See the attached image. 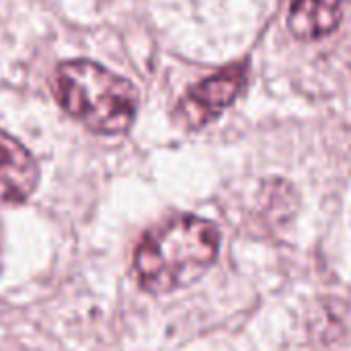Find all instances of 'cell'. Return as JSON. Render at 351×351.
<instances>
[{
    "mask_svg": "<svg viewBox=\"0 0 351 351\" xmlns=\"http://www.w3.org/2000/svg\"><path fill=\"white\" fill-rule=\"evenodd\" d=\"M218 228L197 216H179L146 232L136 249L134 274L142 290L167 294L193 284L216 261Z\"/></svg>",
    "mask_w": 351,
    "mask_h": 351,
    "instance_id": "1",
    "label": "cell"
},
{
    "mask_svg": "<svg viewBox=\"0 0 351 351\" xmlns=\"http://www.w3.org/2000/svg\"><path fill=\"white\" fill-rule=\"evenodd\" d=\"M37 177L29 150L0 130V206L27 202L37 187Z\"/></svg>",
    "mask_w": 351,
    "mask_h": 351,
    "instance_id": "4",
    "label": "cell"
},
{
    "mask_svg": "<svg viewBox=\"0 0 351 351\" xmlns=\"http://www.w3.org/2000/svg\"><path fill=\"white\" fill-rule=\"evenodd\" d=\"M247 78L243 64L228 66L187 90L177 107V117L189 130L204 128L234 103Z\"/></svg>",
    "mask_w": 351,
    "mask_h": 351,
    "instance_id": "3",
    "label": "cell"
},
{
    "mask_svg": "<svg viewBox=\"0 0 351 351\" xmlns=\"http://www.w3.org/2000/svg\"><path fill=\"white\" fill-rule=\"evenodd\" d=\"M0 269H2V224H0Z\"/></svg>",
    "mask_w": 351,
    "mask_h": 351,
    "instance_id": "6",
    "label": "cell"
},
{
    "mask_svg": "<svg viewBox=\"0 0 351 351\" xmlns=\"http://www.w3.org/2000/svg\"><path fill=\"white\" fill-rule=\"evenodd\" d=\"M343 0H290L288 27L304 41L321 39L337 29Z\"/></svg>",
    "mask_w": 351,
    "mask_h": 351,
    "instance_id": "5",
    "label": "cell"
},
{
    "mask_svg": "<svg viewBox=\"0 0 351 351\" xmlns=\"http://www.w3.org/2000/svg\"><path fill=\"white\" fill-rule=\"evenodd\" d=\"M53 93L68 115L105 136L123 134L138 109L134 84L88 60L62 64L53 76Z\"/></svg>",
    "mask_w": 351,
    "mask_h": 351,
    "instance_id": "2",
    "label": "cell"
}]
</instances>
